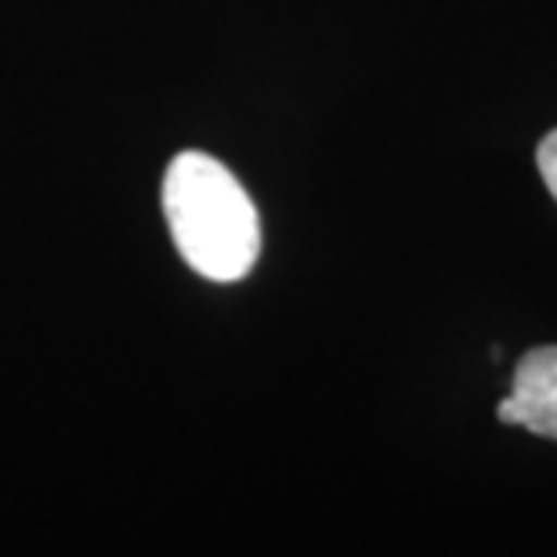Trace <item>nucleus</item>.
Returning <instances> with one entry per match:
<instances>
[{
	"label": "nucleus",
	"mask_w": 557,
	"mask_h": 557,
	"mask_svg": "<svg viewBox=\"0 0 557 557\" xmlns=\"http://www.w3.org/2000/svg\"><path fill=\"white\" fill-rule=\"evenodd\" d=\"M163 214L182 258L214 283H236L261 253V221L239 177L207 152H182L163 177Z\"/></svg>",
	"instance_id": "nucleus-1"
},
{
	"label": "nucleus",
	"mask_w": 557,
	"mask_h": 557,
	"mask_svg": "<svg viewBox=\"0 0 557 557\" xmlns=\"http://www.w3.org/2000/svg\"><path fill=\"white\" fill-rule=\"evenodd\" d=\"M510 398L518 409V428L557 438V348H536L518 362Z\"/></svg>",
	"instance_id": "nucleus-2"
},
{
	"label": "nucleus",
	"mask_w": 557,
	"mask_h": 557,
	"mask_svg": "<svg viewBox=\"0 0 557 557\" xmlns=\"http://www.w3.org/2000/svg\"><path fill=\"white\" fill-rule=\"evenodd\" d=\"M536 163H540L543 182H547V188H550V196L557 199V131H550V135L540 141Z\"/></svg>",
	"instance_id": "nucleus-3"
}]
</instances>
